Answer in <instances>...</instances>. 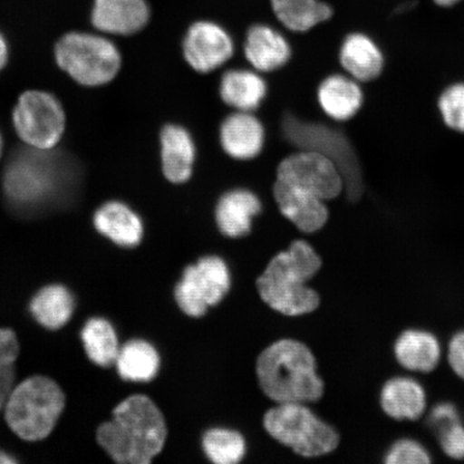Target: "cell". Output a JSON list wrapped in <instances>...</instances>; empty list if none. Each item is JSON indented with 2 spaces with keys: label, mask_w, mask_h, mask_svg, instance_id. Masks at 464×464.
<instances>
[{
  "label": "cell",
  "mask_w": 464,
  "mask_h": 464,
  "mask_svg": "<svg viewBox=\"0 0 464 464\" xmlns=\"http://www.w3.org/2000/svg\"><path fill=\"white\" fill-rule=\"evenodd\" d=\"M80 181L79 166L68 154L27 147L8 160L4 190L17 210L36 212L75 198Z\"/></svg>",
  "instance_id": "1"
},
{
  "label": "cell",
  "mask_w": 464,
  "mask_h": 464,
  "mask_svg": "<svg viewBox=\"0 0 464 464\" xmlns=\"http://www.w3.org/2000/svg\"><path fill=\"white\" fill-rule=\"evenodd\" d=\"M167 426L156 404L142 394L124 400L113 420L98 428L97 440L118 463L148 464L164 449Z\"/></svg>",
  "instance_id": "2"
},
{
  "label": "cell",
  "mask_w": 464,
  "mask_h": 464,
  "mask_svg": "<svg viewBox=\"0 0 464 464\" xmlns=\"http://www.w3.org/2000/svg\"><path fill=\"white\" fill-rule=\"evenodd\" d=\"M322 259L304 240H295L285 252L272 258L257 288L261 299L272 309L287 316H299L315 311L319 295L306 282L321 269Z\"/></svg>",
  "instance_id": "3"
},
{
  "label": "cell",
  "mask_w": 464,
  "mask_h": 464,
  "mask_svg": "<svg viewBox=\"0 0 464 464\" xmlns=\"http://www.w3.org/2000/svg\"><path fill=\"white\" fill-rule=\"evenodd\" d=\"M256 371L261 390L278 404L315 402L323 397L315 357L301 342L281 340L266 348Z\"/></svg>",
  "instance_id": "4"
},
{
  "label": "cell",
  "mask_w": 464,
  "mask_h": 464,
  "mask_svg": "<svg viewBox=\"0 0 464 464\" xmlns=\"http://www.w3.org/2000/svg\"><path fill=\"white\" fill-rule=\"evenodd\" d=\"M65 408V394L53 380L33 376L11 391L5 420L25 440H44L53 430Z\"/></svg>",
  "instance_id": "5"
},
{
  "label": "cell",
  "mask_w": 464,
  "mask_h": 464,
  "mask_svg": "<svg viewBox=\"0 0 464 464\" xmlns=\"http://www.w3.org/2000/svg\"><path fill=\"white\" fill-rule=\"evenodd\" d=\"M54 55L57 65L75 82L102 86L111 82L121 66L118 46L103 34L71 32L58 39Z\"/></svg>",
  "instance_id": "6"
},
{
  "label": "cell",
  "mask_w": 464,
  "mask_h": 464,
  "mask_svg": "<svg viewBox=\"0 0 464 464\" xmlns=\"http://www.w3.org/2000/svg\"><path fill=\"white\" fill-rule=\"evenodd\" d=\"M264 425L272 438L305 458L330 454L340 443L334 428L304 403L278 404L266 411Z\"/></svg>",
  "instance_id": "7"
},
{
  "label": "cell",
  "mask_w": 464,
  "mask_h": 464,
  "mask_svg": "<svg viewBox=\"0 0 464 464\" xmlns=\"http://www.w3.org/2000/svg\"><path fill=\"white\" fill-rule=\"evenodd\" d=\"M17 135L27 147L52 150L66 129L65 111L54 95L44 91L23 92L14 110Z\"/></svg>",
  "instance_id": "8"
},
{
  "label": "cell",
  "mask_w": 464,
  "mask_h": 464,
  "mask_svg": "<svg viewBox=\"0 0 464 464\" xmlns=\"http://www.w3.org/2000/svg\"><path fill=\"white\" fill-rule=\"evenodd\" d=\"M281 130L284 139L298 150H312L334 160L343 174L345 188H355V164L350 145L341 132L328 126L299 118L293 112L283 113Z\"/></svg>",
  "instance_id": "9"
},
{
  "label": "cell",
  "mask_w": 464,
  "mask_h": 464,
  "mask_svg": "<svg viewBox=\"0 0 464 464\" xmlns=\"http://www.w3.org/2000/svg\"><path fill=\"white\" fill-rule=\"evenodd\" d=\"M229 288L227 265L218 256H207L184 270L181 282L174 289V297L185 314L200 317L208 307L222 301Z\"/></svg>",
  "instance_id": "10"
},
{
  "label": "cell",
  "mask_w": 464,
  "mask_h": 464,
  "mask_svg": "<svg viewBox=\"0 0 464 464\" xmlns=\"http://www.w3.org/2000/svg\"><path fill=\"white\" fill-rule=\"evenodd\" d=\"M276 179L326 202L338 198L345 189L343 174L335 162L312 150H298L284 158L276 167Z\"/></svg>",
  "instance_id": "11"
},
{
  "label": "cell",
  "mask_w": 464,
  "mask_h": 464,
  "mask_svg": "<svg viewBox=\"0 0 464 464\" xmlns=\"http://www.w3.org/2000/svg\"><path fill=\"white\" fill-rule=\"evenodd\" d=\"M183 57L194 72L208 74L218 71L235 54V44L230 34L217 23H194L185 34Z\"/></svg>",
  "instance_id": "12"
},
{
  "label": "cell",
  "mask_w": 464,
  "mask_h": 464,
  "mask_svg": "<svg viewBox=\"0 0 464 464\" xmlns=\"http://www.w3.org/2000/svg\"><path fill=\"white\" fill-rule=\"evenodd\" d=\"M150 7L145 0H92L91 22L98 33L131 36L148 25Z\"/></svg>",
  "instance_id": "13"
},
{
  "label": "cell",
  "mask_w": 464,
  "mask_h": 464,
  "mask_svg": "<svg viewBox=\"0 0 464 464\" xmlns=\"http://www.w3.org/2000/svg\"><path fill=\"white\" fill-rule=\"evenodd\" d=\"M274 197L282 216L305 234L321 230L328 222L326 201L314 195L276 179Z\"/></svg>",
  "instance_id": "14"
},
{
  "label": "cell",
  "mask_w": 464,
  "mask_h": 464,
  "mask_svg": "<svg viewBox=\"0 0 464 464\" xmlns=\"http://www.w3.org/2000/svg\"><path fill=\"white\" fill-rule=\"evenodd\" d=\"M161 171L168 182L188 183L194 173L196 144L190 132L179 124H166L160 133Z\"/></svg>",
  "instance_id": "15"
},
{
  "label": "cell",
  "mask_w": 464,
  "mask_h": 464,
  "mask_svg": "<svg viewBox=\"0 0 464 464\" xmlns=\"http://www.w3.org/2000/svg\"><path fill=\"white\" fill-rule=\"evenodd\" d=\"M265 127L252 112L236 111L220 124V147L232 160L256 159L265 147Z\"/></svg>",
  "instance_id": "16"
},
{
  "label": "cell",
  "mask_w": 464,
  "mask_h": 464,
  "mask_svg": "<svg viewBox=\"0 0 464 464\" xmlns=\"http://www.w3.org/2000/svg\"><path fill=\"white\" fill-rule=\"evenodd\" d=\"M245 55L254 71L269 73L285 66L293 51L287 39L276 29L257 24L248 29Z\"/></svg>",
  "instance_id": "17"
},
{
  "label": "cell",
  "mask_w": 464,
  "mask_h": 464,
  "mask_svg": "<svg viewBox=\"0 0 464 464\" xmlns=\"http://www.w3.org/2000/svg\"><path fill=\"white\" fill-rule=\"evenodd\" d=\"M263 210L259 197L246 188L226 191L216 207V222L220 232L229 237H246L251 232L253 219Z\"/></svg>",
  "instance_id": "18"
},
{
  "label": "cell",
  "mask_w": 464,
  "mask_h": 464,
  "mask_svg": "<svg viewBox=\"0 0 464 464\" xmlns=\"http://www.w3.org/2000/svg\"><path fill=\"white\" fill-rule=\"evenodd\" d=\"M220 100L236 111L253 112L268 94V84L256 71L230 69L219 81Z\"/></svg>",
  "instance_id": "19"
},
{
  "label": "cell",
  "mask_w": 464,
  "mask_h": 464,
  "mask_svg": "<svg viewBox=\"0 0 464 464\" xmlns=\"http://www.w3.org/2000/svg\"><path fill=\"white\" fill-rule=\"evenodd\" d=\"M341 66L357 82H371L380 77L384 69V56L367 34H348L341 45Z\"/></svg>",
  "instance_id": "20"
},
{
  "label": "cell",
  "mask_w": 464,
  "mask_h": 464,
  "mask_svg": "<svg viewBox=\"0 0 464 464\" xmlns=\"http://www.w3.org/2000/svg\"><path fill=\"white\" fill-rule=\"evenodd\" d=\"M94 225L102 236L124 247L137 246L144 234L140 217L121 201H109L98 208Z\"/></svg>",
  "instance_id": "21"
},
{
  "label": "cell",
  "mask_w": 464,
  "mask_h": 464,
  "mask_svg": "<svg viewBox=\"0 0 464 464\" xmlns=\"http://www.w3.org/2000/svg\"><path fill=\"white\" fill-rule=\"evenodd\" d=\"M317 101L330 119L344 121L353 119L362 109L363 94L356 80L333 74L319 84Z\"/></svg>",
  "instance_id": "22"
},
{
  "label": "cell",
  "mask_w": 464,
  "mask_h": 464,
  "mask_svg": "<svg viewBox=\"0 0 464 464\" xmlns=\"http://www.w3.org/2000/svg\"><path fill=\"white\" fill-rule=\"evenodd\" d=\"M381 405L393 420H419L426 410V392L419 382L410 377H394L382 387Z\"/></svg>",
  "instance_id": "23"
},
{
  "label": "cell",
  "mask_w": 464,
  "mask_h": 464,
  "mask_svg": "<svg viewBox=\"0 0 464 464\" xmlns=\"http://www.w3.org/2000/svg\"><path fill=\"white\" fill-rule=\"evenodd\" d=\"M394 355L403 368L414 372L428 373L437 368L440 362V345L432 334L411 329L397 339Z\"/></svg>",
  "instance_id": "24"
},
{
  "label": "cell",
  "mask_w": 464,
  "mask_h": 464,
  "mask_svg": "<svg viewBox=\"0 0 464 464\" xmlns=\"http://www.w3.org/2000/svg\"><path fill=\"white\" fill-rule=\"evenodd\" d=\"M277 20L292 32L304 33L326 22L334 10L321 0H271Z\"/></svg>",
  "instance_id": "25"
},
{
  "label": "cell",
  "mask_w": 464,
  "mask_h": 464,
  "mask_svg": "<svg viewBox=\"0 0 464 464\" xmlns=\"http://www.w3.org/2000/svg\"><path fill=\"white\" fill-rule=\"evenodd\" d=\"M116 368L121 379L149 382L159 372L160 359L155 347L142 340H132L120 348Z\"/></svg>",
  "instance_id": "26"
},
{
  "label": "cell",
  "mask_w": 464,
  "mask_h": 464,
  "mask_svg": "<svg viewBox=\"0 0 464 464\" xmlns=\"http://www.w3.org/2000/svg\"><path fill=\"white\" fill-rule=\"evenodd\" d=\"M74 301L69 290L61 285L43 288L34 295L31 311L43 326L58 329L66 324L72 315Z\"/></svg>",
  "instance_id": "27"
},
{
  "label": "cell",
  "mask_w": 464,
  "mask_h": 464,
  "mask_svg": "<svg viewBox=\"0 0 464 464\" xmlns=\"http://www.w3.org/2000/svg\"><path fill=\"white\" fill-rule=\"evenodd\" d=\"M87 356L101 367H110L118 358L120 347L112 324L103 318H92L82 332Z\"/></svg>",
  "instance_id": "28"
},
{
  "label": "cell",
  "mask_w": 464,
  "mask_h": 464,
  "mask_svg": "<svg viewBox=\"0 0 464 464\" xmlns=\"http://www.w3.org/2000/svg\"><path fill=\"white\" fill-rule=\"evenodd\" d=\"M202 448L217 464H236L246 454V440L239 432L228 429H212L203 435Z\"/></svg>",
  "instance_id": "29"
},
{
  "label": "cell",
  "mask_w": 464,
  "mask_h": 464,
  "mask_svg": "<svg viewBox=\"0 0 464 464\" xmlns=\"http://www.w3.org/2000/svg\"><path fill=\"white\" fill-rule=\"evenodd\" d=\"M439 109L450 129L464 132V83L446 89L440 97Z\"/></svg>",
  "instance_id": "30"
},
{
  "label": "cell",
  "mask_w": 464,
  "mask_h": 464,
  "mask_svg": "<svg viewBox=\"0 0 464 464\" xmlns=\"http://www.w3.org/2000/svg\"><path fill=\"white\" fill-rule=\"evenodd\" d=\"M430 461V455L426 449L411 439L398 440L385 456L387 464H426Z\"/></svg>",
  "instance_id": "31"
},
{
  "label": "cell",
  "mask_w": 464,
  "mask_h": 464,
  "mask_svg": "<svg viewBox=\"0 0 464 464\" xmlns=\"http://www.w3.org/2000/svg\"><path fill=\"white\" fill-rule=\"evenodd\" d=\"M440 448L452 459L464 458V426L460 420L451 422L438 430Z\"/></svg>",
  "instance_id": "32"
},
{
  "label": "cell",
  "mask_w": 464,
  "mask_h": 464,
  "mask_svg": "<svg viewBox=\"0 0 464 464\" xmlns=\"http://www.w3.org/2000/svg\"><path fill=\"white\" fill-rule=\"evenodd\" d=\"M19 356V342L10 329H0V374L15 373L14 362Z\"/></svg>",
  "instance_id": "33"
},
{
  "label": "cell",
  "mask_w": 464,
  "mask_h": 464,
  "mask_svg": "<svg viewBox=\"0 0 464 464\" xmlns=\"http://www.w3.org/2000/svg\"><path fill=\"white\" fill-rule=\"evenodd\" d=\"M429 420L435 430H439L440 428L450 425L451 422L460 420V417L455 405L440 403L432 409Z\"/></svg>",
  "instance_id": "34"
},
{
  "label": "cell",
  "mask_w": 464,
  "mask_h": 464,
  "mask_svg": "<svg viewBox=\"0 0 464 464\" xmlns=\"http://www.w3.org/2000/svg\"><path fill=\"white\" fill-rule=\"evenodd\" d=\"M449 362L454 372L464 380V332L457 334L450 340Z\"/></svg>",
  "instance_id": "35"
},
{
  "label": "cell",
  "mask_w": 464,
  "mask_h": 464,
  "mask_svg": "<svg viewBox=\"0 0 464 464\" xmlns=\"http://www.w3.org/2000/svg\"><path fill=\"white\" fill-rule=\"evenodd\" d=\"M15 374H0V409L3 408L14 390Z\"/></svg>",
  "instance_id": "36"
},
{
  "label": "cell",
  "mask_w": 464,
  "mask_h": 464,
  "mask_svg": "<svg viewBox=\"0 0 464 464\" xmlns=\"http://www.w3.org/2000/svg\"><path fill=\"white\" fill-rule=\"evenodd\" d=\"M9 58V45L7 40H5L4 34L0 33V72L5 66V63H8Z\"/></svg>",
  "instance_id": "37"
},
{
  "label": "cell",
  "mask_w": 464,
  "mask_h": 464,
  "mask_svg": "<svg viewBox=\"0 0 464 464\" xmlns=\"http://www.w3.org/2000/svg\"><path fill=\"white\" fill-rule=\"evenodd\" d=\"M16 463L14 458L11 457L8 454H5L4 451H0V464H14Z\"/></svg>",
  "instance_id": "38"
},
{
  "label": "cell",
  "mask_w": 464,
  "mask_h": 464,
  "mask_svg": "<svg viewBox=\"0 0 464 464\" xmlns=\"http://www.w3.org/2000/svg\"><path fill=\"white\" fill-rule=\"evenodd\" d=\"M433 2L440 5V7H451V5L459 3L460 0H433Z\"/></svg>",
  "instance_id": "39"
},
{
  "label": "cell",
  "mask_w": 464,
  "mask_h": 464,
  "mask_svg": "<svg viewBox=\"0 0 464 464\" xmlns=\"http://www.w3.org/2000/svg\"><path fill=\"white\" fill-rule=\"evenodd\" d=\"M2 150H3V139H2V136H0V155H2Z\"/></svg>",
  "instance_id": "40"
}]
</instances>
